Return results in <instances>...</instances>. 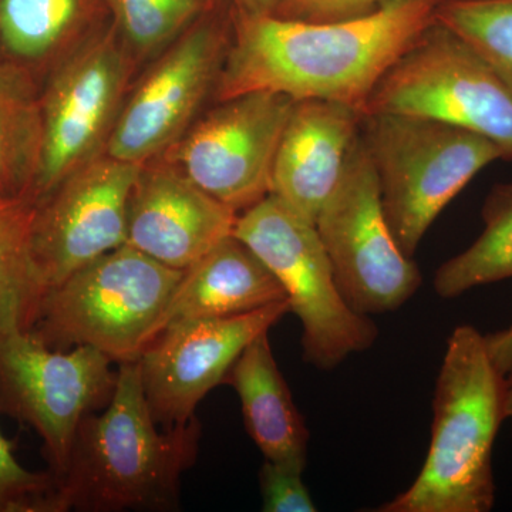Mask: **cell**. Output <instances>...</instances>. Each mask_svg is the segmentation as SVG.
I'll return each mask as SVG.
<instances>
[{
	"mask_svg": "<svg viewBox=\"0 0 512 512\" xmlns=\"http://www.w3.org/2000/svg\"><path fill=\"white\" fill-rule=\"evenodd\" d=\"M439 0H384L369 13L312 23L272 15L232 20L215 101L252 92L365 110L370 94L436 20Z\"/></svg>",
	"mask_w": 512,
	"mask_h": 512,
	"instance_id": "obj_1",
	"label": "cell"
},
{
	"mask_svg": "<svg viewBox=\"0 0 512 512\" xmlns=\"http://www.w3.org/2000/svg\"><path fill=\"white\" fill-rule=\"evenodd\" d=\"M284 301L286 293L275 275L232 234L185 269L158 322L156 338L175 323L244 315Z\"/></svg>",
	"mask_w": 512,
	"mask_h": 512,
	"instance_id": "obj_17",
	"label": "cell"
},
{
	"mask_svg": "<svg viewBox=\"0 0 512 512\" xmlns=\"http://www.w3.org/2000/svg\"><path fill=\"white\" fill-rule=\"evenodd\" d=\"M288 301L229 318L187 320L168 326L137 360L144 396L164 429L188 423L201 400L225 383L249 343L274 328Z\"/></svg>",
	"mask_w": 512,
	"mask_h": 512,
	"instance_id": "obj_14",
	"label": "cell"
},
{
	"mask_svg": "<svg viewBox=\"0 0 512 512\" xmlns=\"http://www.w3.org/2000/svg\"><path fill=\"white\" fill-rule=\"evenodd\" d=\"M137 64L111 22L46 77L39 90L42 158L35 204L106 153Z\"/></svg>",
	"mask_w": 512,
	"mask_h": 512,
	"instance_id": "obj_8",
	"label": "cell"
},
{
	"mask_svg": "<svg viewBox=\"0 0 512 512\" xmlns=\"http://www.w3.org/2000/svg\"><path fill=\"white\" fill-rule=\"evenodd\" d=\"M202 0H109L117 32L137 63L154 59L200 16Z\"/></svg>",
	"mask_w": 512,
	"mask_h": 512,
	"instance_id": "obj_24",
	"label": "cell"
},
{
	"mask_svg": "<svg viewBox=\"0 0 512 512\" xmlns=\"http://www.w3.org/2000/svg\"><path fill=\"white\" fill-rule=\"evenodd\" d=\"M360 137L375 167L384 215L410 258L444 208L480 171L504 160L487 138L407 114H363Z\"/></svg>",
	"mask_w": 512,
	"mask_h": 512,
	"instance_id": "obj_5",
	"label": "cell"
},
{
	"mask_svg": "<svg viewBox=\"0 0 512 512\" xmlns=\"http://www.w3.org/2000/svg\"><path fill=\"white\" fill-rule=\"evenodd\" d=\"M35 202L0 198V333L29 332L45 291L32 251Z\"/></svg>",
	"mask_w": 512,
	"mask_h": 512,
	"instance_id": "obj_21",
	"label": "cell"
},
{
	"mask_svg": "<svg viewBox=\"0 0 512 512\" xmlns=\"http://www.w3.org/2000/svg\"><path fill=\"white\" fill-rule=\"evenodd\" d=\"M362 120V111L336 101H295L276 151L269 195L315 224L345 174Z\"/></svg>",
	"mask_w": 512,
	"mask_h": 512,
	"instance_id": "obj_16",
	"label": "cell"
},
{
	"mask_svg": "<svg viewBox=\"0 0 512 512\" xmlns=\"http://www.w3.org/2000/svg\"><path fill=\"white\" fill-rule=\"evenodd\" d=\"M505 376L474 326L454 329L433 397L431 440L414 483L379 512H488L493 451L505 421Z\"/></svg>",
	"mask_w": 512,
	"mask_h": 512,
	"instance_id": "obj_3",
	"label": "cell"
},
{
	"mask_svg": "<svg viewBox=\"0 0 512 512\" xmlns=\"http://www.w3.org/2000/svg\"><path fill=\"white\" fill-rule=\"evenodd\" d=\"M262 511L315 512L308 488L303 484L301 471L265 460L259 470Z\"/></svg>",
	"mask_w": 512,
	"mask_h": 512,
	"instance_id": "obj_26",
	"label": "cell"
},
{
	"mask_svg": "<svg viewBox=\"0 0 512 512\" xmlns=\"http://www.w3.org/2000/svg\"><path fill=\"white\" fill-rule=\"evenodd\" d=\"M268 333L249 343L225 383L237 392L245 427L265 460L303 473L309 430L276 363Z\"/></svg>",
	"mask_w": 512,
	"mask_h": 512,
	"instance_id": "obj_19",
	"label": "cell"
},
{
	"mask_svg": "<svg viewBox=\"0 0 512 512\" xmlns=\"http://www.w3.org/2000/svg\"><path fill=\"white\" fill-rule=\"evenodd\" d=\"M183 275L121 245L47 289L29 332L52 349L90 346L117 365L137 362Z\"/></svg>",
	"mask_w": 512,
	"mask_h": 512,
	"instance_id": "obj_4",
	"label": "cell"
},
{
	"mask_svg": "<svg viewBox=\"0 0 512 512\" xmlns=\"http://www.w3.org/2000/svg\"><path fill=\"white\" fill-rule=\"evenodd\" d=\"M234 235L284 288L291 312L302 323L305 362L332 370L353 353L372 348L379 330L343 298L315 224L268 195L238 215Z\"/></svg>",
	"mask_w": 512,
	"mask_h": 512,
	"instance_id": "obj_6",
	"label": "cell"
},
{
	"mask_svg": "<svg viewBox=\"0 0 512 512\" xmlns=\"http://www.w3.org/2000/svg\"><path fill=\"white\" fill-rule=\"evenodd\" d=\"M237 212L164 156L141 164L128 208L127 244L185 271L234 234Z\"/></svg>",
	"mask_w": 512,
	"mask_h": 512,
	"instance_id": "obj_15",
	"label": "cell"
},
{
	"mask_svg": "<svg viewBox=\"0 0 512 512\" xmlns=\"http://www.w3.org/2000/svg\"><path fill=\"white\" fill-rule=\"evenodd\" d=\"M231 18H198L133 80L106 154L144 164L173 147L215 96Z\"/></svg>",
	"mask_w": 512,
	"mask_h": 512,
	"instance_id": "obj_11",
	"label": "cell"
},
{
	"mask_svg": "<svg viewBox=\"0 0 512 512\" xmlns=\"http://www.w3.org/2000/svg\"><path fill=\"white\" fill-rule=\"evenodd\" d=\"M293 104L292 97L274 92L215 101L161 156L241 214L271 194L276 151Z\"/></svg>",
	"mask_w": 512,
	"mask_h": 512,
	"instance_id": "obj_12",
	"label": "cell"
},
{
	"mask_svg": "<svg viewBox=\"0 0 512 512\" xmlns=\"http://www.w3.org/2000/svg\"><path fill=\"white\" fill-rule=\"evenodd\" d=\"M315 228L353 311L366 316L397 311L420 288L419 266L400 249L384 215L379 181L362 137Z\"/></svg>",
	"mask_w": 512,
	"mask_h": 512,
	"instance_id": "obj_9",
	"label": "cell"
},
{
	"mask_svg": "<svg viewBox=\"0 0 512 512\" xmlns=\"http://www.w3.org/2000/svg\"><path fill=\"white\" fill-rule=\"evenodd\" d=\"M424 117L493 141L512 161V94L483 56L439 20L384 74L363 114Z\"/></svg>",
	"mask_w": 512,
	"mask_h": 512,
	"instance_id": "obj_7",
	"label": "cell"
},
{
	"mask_svg": "<svg viewBox=\"0 0 512 512\" xmlns=\"http://www.w3.org/2000/svg\"><path fill=\"white\" fill-rule=\"evenodd\" d=\"M140 167L104 153L36 202L32 251L43 291L127 244L128 208Z\"/></svg>",
	"mask_w": 512,
	"mask_h": 512,
	"instance_id": "obj_13",
	"label": "cell"
},
{
	"mask_svg": "<svg viewBox=\"0 0 512 512\" xmlns=\"http://www.w3.org/2000/svg\"><path fill=\"white\" fill-rule=\"evenodd\" d=\"M0 512H66L60 481L52 471L19 463L15 447L0 430Z\"/></svg>",
	"mask_w": 512,
	"mask_h": 512,
	"instance_id": "obj_25",
	"label": "cell"
},
{
	"mask_svg": "<svg viewBox=\"0 0 512 512\" xmlns=\"http://www.w3.org/2000/svg\"><path fill=\"white\" fill-rule=\"evenodd\" d=\"M228 6L231 20L251 16L272 15L281 0H222Z\"/></svg>",
	"mask_w": 512,
	"mask_h": 512,
	"instance_id": "obj_29",
	"label": "cell"
},
{
	"mask_svg": "<svg viewBox=\"0 0 512 512\" xmlns=\"http://www.w3.org/2000/svg\"><path fill=\"white\" fill-rule=\"evenodd\" d=\"M504 409L505 420H510L512 426V372L505 377Z\"/></svg>",
	"mask_w": 512,
	"mask_h": 512,
	"instance_id": "obj_30",
	"label": "cell"
},
{
	"mask_svg": "<svg viewBox=\"0 0 512 512\" xmlns=\"http://www.w3.org/2000/svg\"><path fill=\"white\" fill-rule=\"evenodd\" d=\"M40 158L39 87L0 63V198L32 201Z\"/></svg>",
	"mask_w": 512,
	"mask_h": 512,
	"instance_id": "obj_20",
	"label": "cell"
},
{
	"mask_svg": "<svg viewBox=\"0 0 512 512\" xmlns=\"http://www.w3.org/2000/svg\"><path fill=\"white\" fill-rule=\"evenodd\" d=\"M104 26L101 0H0V63L40 90Z\"/></svg>",
	"mask_w": 512,
	"mask_h": 512,
	"instance_id": "obj_18",
	"label": "cell"
},
{
	"mask_svg": "<svg viewBox=\"0 0 512 512\" xmlns=\"http://www.w3.org/2000/svg\"><path fill=\"white\" fill-rule=\"evenodd\" d=\"M198 420L164 429L144 396L138 362L121 363L113 397L80 423L57 474L64 511H175L181 477L195 463Z\"/></svg>",
	"mask_w": 512,
	"mask_h": 512,
	"instance_id": "obj_2",
	"label": "cell"
},
{
	"mask_svg": "<svg viewBox=\"0 0 512 512\" xmlns=\"http://www.w3.org/2000/svg\"><path fill=\"white\" fill-rule=\"evenodd\" d=\"M202 2H207V0H202Z\"/></svg>",
	"mask_w": 512,
	"mask_h": 512,
	"instance_id": "obj_31",
	"label": "cell"
},
{
	"mask_svg": "<svg viewBox=\"0 0 512 512\" xmlns=\"http://www.w3.org/2000/svg\"><path fill=\"white\" fill-rule=\"evenodd\" d=\"M480 237L437 269L434 289L453 299L477 286L512 279V181L494 185L481 210Z\"/></svg>",
	"mask_w": 512,
	"mask_h": 512,
	"instance_id": "obj_22",
	"label": "cell"
},
{
	"mask_svg": "<svg viewBox=\"0 0 512 512\" xmlns=\"http://www.w3.org/2000/svg\"><path fill=\"white\" fill-rule=\"evenodd\" d=\"M488 353L505 377L512 372V325L485 336Z\"/></svg>",
	"mask_w": 512,
	"mask_h": 512,
	"instance_id": "obj_28",
	"label": "cell"
},
{
	"mask_svg": "<svg viewBox=\"0 0 512 512\" xmlns=\"http://www.w3.org/2000/svg\"><path fill=\"white\" fill-rule=\"evenodd\" d=\"M384 0H281L274 15L302 22L326 23L375 12Z\"/></svg>",
	"mask_w": 512,
	"mask_h": 512,
	"instance_id": "obj_27",
	"label": "cell"
},
{
	"mask_svg": "<svg viewBox=\"0 0 512 512\" xmlns=\"http://www.w3.org/2000/svg\"><path fill=\"white\" fill-rule=\"evenodd\" d=\"M114 362L90 346L56 350L30 332L0 333V413L39 434L49 470L62 473L87 414L109 404Z\"/></svg>",
	"mask_w": 512,
	"mask_h": 512,
	"instance_id": "obj_10",
	"label": "cell"
},
{
	"mask_svg": "<svg viewBox=\"0 0 512 512\" xmlns=\"http://www.w3.org/2000/svg\"><path fill=\"white\" fill-rule=\"evenodd\" d=\"M436 19L470 43L512 94V0H439Z\"/></svg>",
	"mask_w": 512,
	"mask_h": 512,
	"instance_id": "obj_23",
	"label": "cell"
}]
</instances>
